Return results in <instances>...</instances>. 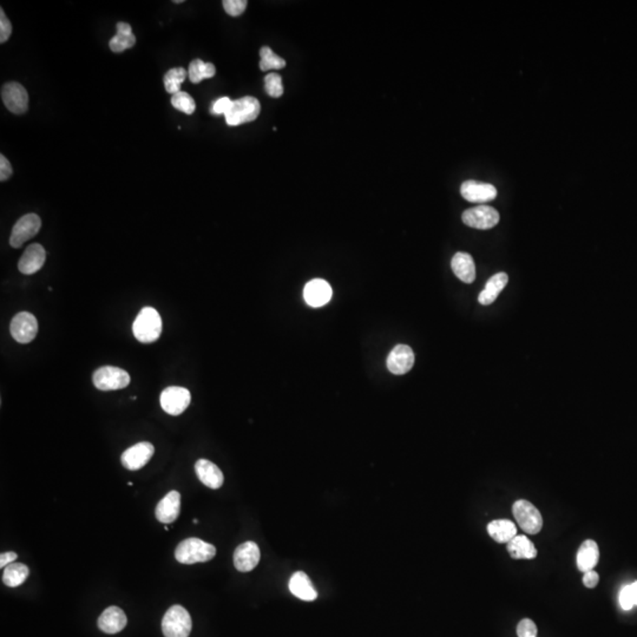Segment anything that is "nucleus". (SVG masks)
<instances>
[{
	"label": "nucleus",
	"instance_id": "nucleus-24",
	"mask_svg": "<svg viewBox=\"0 0 637 637\" xmlns=\"http://www.w3.org/2000/svg\"><path fill=\"white\" fill-rule=\"evenodd\" d=\"M507 552L514 559H533L537 557V549L533 542L524 536L517 535L507 544Z\"/></svg>",
	"mask_w": 637,
	"mask_h": 637
},
{
	"label": "nucleus",
	"instance_id": "nucleus-26",
	"mask_svg": "<svg viewBox=\"0 0 637 637\" xmlns=\"http://www.w3.org/2000/svg\"><path fill=\"white\" fill-rule=\"evenodd\" d=\"M488 533L497 543L507 544L514 537L517 536V528L514 523L507 519H495L488 523Z\"/></svg>",
	"mask_w": 637,
	"mask_h": 637
},
{
	"label": "nucleus",
	"instance_id": "nucleus-41",
	"mask_svg": "<svg viewBox=\"0 0 637 637\" xmlns=\"http://www.w3.org/2000/svg\"><path fill=\"white\" fill-rule=\"evenodd\" d=\"M17 557H18V556L13 552L1 554V555H0V568H1V569H5L6 566H10L12 563H15Z\"/></svg>",
	"mask_w": 637,
	"mask_h": 637
},
{
	"label": "nucleus",
	"instance_id": "nucleus-6",
	"mask_svg": "<svg viewBox=\"0 0 637 637\" xmlns=\"http://www.w3.org/2000/svg\"><path fill=\"white\" fill-rule=\"evenodd\" d=\"M518 526L528 535H537L543 528V518L540 510L526 500H519L512 507Z\"/></svg>",
	"mask_w": 637,
	"mask_h": 637
},
{
	"label": "nucleus",
	"instance_id": "nucleus-39",
	"mask_svg": "<svg viewBox=\"0 0 637 637\" xmlns=\"http://www.w3.org/2000/svg\"><path fill=\"white\" fill-rule=\"evenodd\" d=\"M11 163L8 162V158L4 155H0V181L4 182L6 179H10L12 175Z\"/></svg>",
	"mask_w": 637,
	"mask_h": 637
},
{
	"label": "nucleus",
	"instance_id": "nucleus-40",
	"mask_svg": "<svg viewBox=\"0 0 637 637\" xmlns=\"http://www.w3.org/2000/svg\"><path fill=\"white\" fill-rule=\"evenodd\" d=\"M598 581H600V576H598L596 571H588V573H585L584 576H583V583H584L585 587L589 589L595 588V587L598 584Z\"/></svg>",
	"mask_w": 637,
	"mask_h": 637
},
{
	"label": "nucleus",
	"instance_id": "nucleus-21",
	"mask_svg": "<svg viewBox=\"0 0 637 637\" xmlns=\"http://www.w3.org/2000/svg\"><path fill=\"white\" fill-rule=\"evenodd\" d=\"M288 587H289L291 593L300 600L307 601V602L317 600V590L314 589L313 583L308 577V575H306L302 571H298L292 576Z\"/></svg>",
	"mask_w": 637,
	"mask_h": 637
},
{
	"label": "nucleus",
	"instance_id": "nucleus-12",
	"mask_svg": "<svg viewBox=\"0 0 637 637\" xmlns=\"http://www.w3.org/2000/svg\"><path fill=\"white\" fill-rule=\"evenodd\" d=\"M155 453V447L148 441H141L129 447L121 457L122 465L130 471H137L149 463Z\"/></svg>",
	"mask_w": 637,
	"mask_h": 637
},
{
	"label": "nucleus",
	"instance_id": "nucleus-10",
	"mask_svg": "<svg viewBox=\"0 0 637 637\" xmlns=\"http://www.w3.org/2000/svg\"><path fill=\"white\" fill-rule=\"evenodd\" d=\"M11 336L19 343H29L38 333L37 319L29 312H20L11 321Z\"/></svg>",
	"mask_w": 637,
	"mask_h": 637
},
{
	"label": "nucleus",
	"instance_id": "nucleus-11",
	"mask_svg": "<svg viewBox=\"0 0 637 637\" xmlns=\"http://www.w3.org/2000/svg\"><path fill=\"white\" fill-rule=\"evenodd\" d=\"M1 98L5 107L15 115H22L29 109V95L19 83H6L1 89Z\"/></svg>",
	"mask_w": 637,
	"mask_h": 637
},
{
	"label": "nucleus",
	"instance_id": "nucleus-29",
	"mask_svg": "<svg viewBox=\"0 0 637 637\" xmlns=\"http://www.w3.org/2000/svg\"><path fill=\"white\" fill-rule=\"evenodd\" d=\"M215 74H217V69L214 67V64L205 63L201 60H193L189 65V70H188L189 79L194 84L202 82L203 79L212 78Z\"/></svg>",
	"mask_w": 637,
	"mask_h": 637
},
{
	"label": "nucleus",
	"instance_id": "nucleus-8",
	"mask_svg": "<svg viewBox=\"0 0 637 637\" xmlns=\"http://www.w3.org/2000/svg\"><path fill=\"white\" fill-rule=\"evenodd\" d=\"M463 222L476 229H490L500 222V212L490 205H477L474 208L467 209L463 214Z\"/></svg>",
	"mask_w": 637,
	"mask_h": 637
},
{
	"label": "nucleus",
	"instance_id": "nucleus-9",
	"mask_svg": "<svg viewBox=\"0 0 637 637\" xmlns=\"http://www.w3.org/2000/svg\"><path fill=\"white\" fill-rule=\"evenodd\" d=\"M41 217L36 214H27L20 217L12 229L10 245L13 248H20L24 243L34 238L41 231Z\"/></svg>",
	"mask_w": 637,
	"mask_h": 637
},
{
	"label": "nucleus",
	"instance_id": "nucleus-43",
	"mask_svg": "<svg viewBox=\"0 0 637 637\" xmlns=\"http://www.w3.org/2000/svg\"><path fill=\"white\" fill-rule=\"evenodd\" d=\"M174 3H175V4H182V3H184V1H183V0H175Z\"/></svg>",
	"mask_w": 637,
	"mask_h": 637
},
{
	"label": "nucleus",
	"instance_id": "nucleus-30",
	"mask_svg": "<svg viewBox=\"0 0 637 637\" xmlns=\"http://www.w3.org/2000/svg\"><path fill=\"white\" fill-rule=\"evenodd\" d=\"M186 71L183 67H174L164 75V88L167 93L175 95L181 91V85L186 81Z\"/></svg>",
	"mask_w": 637,
	"mask_h": 637
},
{
	"label": "nucleus",
	"instance_id": "nucleus-1",
	"mask_svg": "<svg viewBox=\"0 0 637 637\" xmlns=\"http://www.w3.org/2000/svg\"><path fill=\"white\" fill-rule=\"evenodd\" d=\"M132 332L142 343H153L160 339L162 333V319L153 307H144L138 313L132 324Z\"/></svg>",
	"mask_w": 637,
	"mask_h": 637
},
{
	"label": "nucleus",
	"instance_id": "nucleus-14",
	"mask_svg": "<svg viewBox=\"0 0 637 637\" xmlns=\"http://www.w3.org/2000/svg\"><path fill=\"white\" fill-rule=\"evenodd\" d=\"M388 369L397 376L409 372L414 365V353L407 345H397L388 357Z\"/></svg>",
	"mask_w": 637,
	"mask_h": 637
},
{
	"label": "nucleus",
	"instance_id": "nucleus-20",
	"mask_svg": "<svg viewBox=\"0 0 637 637\" xmlns=\"http://www.w3.org/2000/svg\"><path fill=\"white\" fill-rule=\"evenodd\" d=\"M125 612L118 607H109L98 619V628L105 633H117L127 626Z\"/></svg>",
	"mask_w": 637,
	"mask_h": 637
},
{
	"label": "nucleus",
	"instance_id": "nucleus-18",
	"mask_svg": "<svg viewBox=\"0 0 637 637\" xmlns=\"http://www.w3.org/2000/svg\"><path fill=\"white\" fill-rule=\"evenodd\" d=\"M181 512V495L179 492L172 490L168 495L160 500L155 509L157 521L164 524L175 522Z\"/></svg>",
	"mask_w": 637,
	"mask_h": 637
},
{
	"label": "nucleus",
	"instance_id": "nucleus-16",
	"mask_svg": "<svg viewBox=\"0 0 637 637\" xmlns=\"http://www.w3.org/2000/svg\"><path fill=\"white\" fill-rule=\"evenodd\" d=\"M261 554L256 543L246 542L239 545L234 552V566L241 573H248L256 568Z\"/></svg>",
	"mask_w": 637,
	"mask_h": 637
},
{
	"label": "nucleus",
	"instance_id": "nucleus-33",
	"mask_svg": "<svg viewBox=\"0 0 637 637\" xmlns=\"http://www.w3.org/2000/svg\"><path fill=\"white\" fill-rule=\"evenodd\" d=\"M266 93L273 98L281 97L283 95L282 78L275 72H270L265 77Z\"/></svg>",
	"mask_w": 637,
	"mask_h": 637
},
{
	"label": "nucleus",
	"instance_id": "nucleus-35",
	"mask_svg": "<svg viewBox=\"0 0 637 637\" xmlns=\"http://www.w3.org/2000/svg\"><path fill=\"white\" fill-rule=\"evenodd\" d=\"M537 633H538L537 626L531 619H524L518 623V637H537Z\"/></svg>",
	"mask_w": 637,
	"mask_h": 637
},
{
	"label": "nucleus",
	"instance_id": "nucleus-7",
	"mask_svg": "<svg viewBox=\"0 0 637 637\" xmlns=\"http://www.w3.org/2000/svg\"><path fill=\"white\" fill-rule=\"evenodd\" d=\"M160 406L165 413L179 416L191 405V392L179 386H170L160 395Z\"/></svg>",
	"mask_w": 637,
	"mask_h": 637
},
{
	"label": "nucleus",
	"instance_id": "nucleus-34",
	"mask_svg": "<svg viewBox=\"0 0 637 637\" xmlns=\"http://www.w3.org/2000/svg\"><path fill=\"white\" fill-rule=\"evenodd\" d=\"M222 5H224V11L227 12L228 15L231 17H239L246 11L248 3H247V0H224Z\"/></svg>",
	"mask_w": 637,
	"mask_h": 637
},
{
	"label": "nucleus",
	"instance_id": "nucleus-25",
	"mask_svg": "<svg viewBox=\"0 0 637 637\" xmlns=\"http://www.w3.org/2000/svg\"><path fill=\"white\" fill-rule=\"evenodd\" d=\"M509 281V276L505 273H498L491 276L485 285V288L478 296V301L483 306L491 305L495 302L500 292L503 291Z\"/></svg>",
	"mask_w": 637,
	"mask_h": 637
},
{
	"label": "nucleus",
	"instance_id": "nucleus-31",
	"mask_svg": "<svg viewBox=\"0 0 637 637\" xmlns=\"http://www.w3.org/2000/svg\"><path fill=\"white\" fill-rule=\"evenodd\" d=\"M260 57H261L260 69L262 71L281 70V69L286 67V60L281 58V57L276 56L275 53H273V50L268 46L261 48Z\"/></svg>",
	"mask_w": 637,
	"mask_h": 637
},
{
	"label": "nucleus",
	"instance_id": "nucleus-27",
	"mask_svg": "<svg viewBox=\"0 0 637 637\" xmlns=\"http://www.w3.org/2000/svg\"><path fill=\"white\" fill-rule=\"evenodd\" d=\"M117 34L110 41V49L112 53H121L130 49L136 43V37L132 34V29L128 22H121L117 24Z\"/></svg>",
	"mask_w": 637,
	"mask_h": 637
},
{
	"label": "nucleus",
	"instance_id": "nucleus-32",
	"mask_svg": "<svg viewBox=\"0 0 637 637\" xmlns=\"http://www.w3.org/2000/svg\"><path fill=\"white\" fill-rule=\"evenodd\" d=\"M172 104L174 108L177 109L179 111L184 112L186 115H193L196 110L194 98L184 91H179V93L172 95Z\"/></svg>",
	"mask_w": 637,
	"mask_h": 637
},
{
	"label": "nucleus",
	"instance_id": "nucleus-2",
	"mask_svg": "<svg viewBox=\"0 0 637 637\" xmlns=\"http://www.w3.org/2000/svg\"><path fill=\"white\" fill-rule=\"evenodd\" d=\"M217 555V549L200 538H188L181 542L175 550V557L182 564L208 562Z\"/></svg>",
	"mask_w": 637,
	"mask_h": 637
},
{
	"label": "nucleus",
	"instance_id": "nucleus-3",
	"mask_svg": "<svg viewBox=\"0 0 637 637\" xmlns=\"http://www.w3.org/2000/svg\"><path fill=\"white\" fill-rule=\"evenodd\" d=\"M191 626V615L182 605L169 608L162 619V631L165 637H189Z\"/></svg>",
	"mask_w": 637,
	"mask_h": 637
},
{
	"label": "nucleus",
	"instance_id": "nucleus-28",
	"mask_svg": "<svg viewBox=\"0 0 637 637\" xmlns=\"http://www.w3.org/2000/svg\"><path fill=\"white\" fill-rule=\"evenodd\" d=\"M29 573H30L29 568L25 564L12 563L5 568L1 580L4 582L5 585H8L10 588H15L27 581Z\"/></svg>",
	"mask_w": 637,
	"mask_h": 637
},
{
	"label": "nucleus",
	"instance_id": "nucleus-15",
	"mask_svg": "<svg viewBox=\"0 0 637 637\" xmlns=\"http://www.w3.org/2000/svg\"><path fill=\"white\" fill-rule=\"evenodd\" d=\"M331 285L322 279H314L307 283L303 289V298L310 307H322L332 299Z\"/></svg>",
	"mask_w": 637,
	"mask_h": 637
},
{
	"label": "nucleus",
	"instance_id": "nucleus-4",
	"mask_svg": "<svg viewBox=\"0 0 637 637\" xmlns=\"http://www.w3.org/2000/svg\"><path fill=\"white\" fill-rule=\"evenodd\" d=\"M260 112H261L260 102L257 101L255 97L247 96V97L233 101L229 111L224 117H226L228 125L238 127L241 124L249 123V122L256 120Z\"/></svg>",
	"mask_w": 637,
	"mask_h": 637
},
{
	"label": "nucleus",
	"instance_id": "nucleus-36",
	"mask_svg": "<svg viewBox=\"0 0 637 637\" xmlns=\"http://www.w3.org/2000/svg\"><path fill=\"white\" fill-rule=\"evenodd\" d=\"M11 34V22L8 20V17L5 15L4 10L0 8V43L4 44L5 41H8Z\"/></svg>",
	"mask_w": 637,
	"mask_h": 637
},
{
	"label": "nucleus",
	"instance_id": "nucleus-22",
	"mask_svg": "<svg viewBox=\"0 0 637 637\" xmlns=\"http://www.w3.org/2000/svg\"><path fill=\"white\" fill-rule=\"evenodd\" d=\"M600 559V550L596 542L593 540H585L582 543L581 547L578 549L576 563H577L578 570L582 571L583 574L588 571L594 570V568L597 566Z\"/></svg>",
	"mask_w": 637,
	"mask_h": 637
},
{
	"label": "nucleus",
	"instance_id": "nucleus-23",
	"mask_svg": "<svg viewBox=\"0 0 637 637\" xmlns=\"http://www.w3.org/2000/svg\"><path fill=\"white\" fill-rule=\"evenodd\" d=\"M451 267L456 276L463 282L472 283L476 279V266L470 254L463 252L456 254L452 257Z\"/></svg>",
	"mask_w": 637,
	"mask_h": 637
},
{
	"label": "nucleus",
	"instance_id": "nucleus-5",
	"mask_svg": "<svg viewBox=\"0 0 637 637\" xmlns=\"http://www.w3.org/2000/svg\"><path fill=\"white\" fill-rule=\"evenodd\" d=\"M93 381L100 391H117L129 386L130 376L127 371L115 366H103L95 371Z\"/></svg>",
	"mask_w": 637,
	"mask_h": 637
},
{
	"label": "nucleus",
	"instance_id": "nucleus-38",
	"mask_svg": "<svg viewBox=\"0 0 637 637\" xmlns=\"http://www.w3.org/2000/svg\"><path fill=\"white\" fill-rule=\"evenodd\" d=\"M619 604H621V608L623 610H630L633 609V594H631V588H630V584L623 587L622 590H621V594H619Z\"/></svg>",
	"mask_w": 637,
	"mask_h": 637
},
{
	"label": "nucleus",
	"instance_id": "nucleus-37",
	"mask_svg": "<svg viewBox=\"0 0 637 637\" xmlns=\"http://www.w3.org/2000/svg\"><path fill=\"white\" fill-rule=\"evenodd\" d=\"M231 104H233V101H231L229 97H221L217 100V101L214 102L212 105V109H210V112L212 115L220 116V115H227V112L229 111Z\"/></svg>",
	"mask_w": 637,
	"mask_h": 637
},
{
	"label": "nucleus",
	"instance_id": "nucleus-19",
	"mask_svg": "<svg viewBox=\"0 0 637 637\" xmlns=\"http://www.w3.org/2000/svg\"><path fill=\"white\" fill-rule=\"evenodd\" d=\"M195 472L202 484L207 488L217 490L224 485V477L219 466L207 459H198L195 464Z\"/></svg>",
	"mask_w": 637,
	"mask_h": 637
},
{
	"label": "nucleus",
	"instance_id": "nucleus-17",
	"mask_svg": "<svg viewBox=\"0 0 637 637\" xmlns=\"http://www.w3.org/2000/svg\"><path fill=\"white\" fill-rule=\"evenodd\" d=\"M46 259V253L41 245L34 243L27 247L18 262L19 272L31 275L43 268Z\"/></svg>",
	"mask_w": 637,
	"mask_h": 637
},
{
	"label": "nucleus",
	"instance_id": "nucleus-42",
	"mask_svg": "<svg viewBox=\"0 0 637 637\" xmlns=\"http://www.w3.org/2000/svg\"><path fill=\"white\" fill-rule=\"evenodd\" d=\"M630 588H631V594H633V604L637 605V582L631 583Z\"/></svg>",
	"mask_w": 637,
	"mask_h": 637
},
{
	"label": "nucleus",
	"instance_id": "nucleus-13",
	"mask_svg": "<svg viewBox=\"0 0 637 637\" xmlns=\"http://www.w3.org/2000/svg\"><path fill=\"white\" fill-rule=\"evenodd\" d=\"M460 194L466 201L472 203H486L495 200L497 189L490 183L478 182V181H465L460 186Z\"/></svg>",
	"mask_w": 637,
	"mask_h": 637
}]
</instances>
